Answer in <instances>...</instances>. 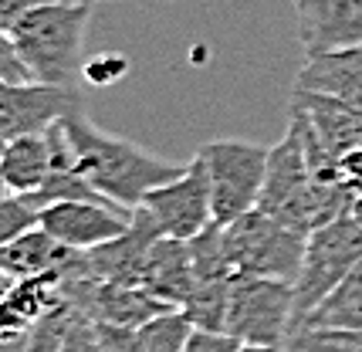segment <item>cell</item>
<instances>
[{"mask_svg":"<svg viewBox=\"0 0 362 352\" xmlns=\"http://www.w3.org/2000/svg\"><path fill=\"white\" fill-rule=\"evenodd\" d=\"M62 352H102V339H98V325L88 315H81L75 308V319L68 325Z\"/></svg>","mask_w":362,"mask_h":352,"instance_id":"cell-23","label":"cell"},{"mask_svg":"<svg viewBox=\"0 0 362 352\" xmlns=\"http://www.w3.org/2000/svg\"><path fill=\"white\" fill-rule=\"evenodd\" d=\"M288 122L298 129L315 176L362 196V109L291 88Z\"/></svg>","mask_w":362,"mask_h":352,"instance_id":"cell-3","label":"cell"},{"mask_svg":"<svg viewBox=\"0 0 362 352\" xmlns=\"http://www.w3.org/2000/svg\"><path fill=\"white\" fill-rule=\"evenodd\" d=\"M34 227H41V207L31 196L14 193V196L0 200V244H11L14 237L28 234Z\"/></svg>","mask_w":362,"mask_h":352,"instance_id":"cell-22","label":"cell"},{"mask_svg":"<svg viewBox=\"0 0 362 352\" xmlns=\"http://www.w3.org/2000/svg\"><path fill=\"white\" fill-rule=\"evenodd\" d=\"M64 4H88V7H95V4H105V0H64Z\"/></svg>","mask_w":362,"mask_h":352,"instance_id":"cell-33","label":"cell"},{"mask_svg":"<svg viewBox=\"0 0 362 352\" xmlns=\"http://www.w3.org/2000/svg\"><path fill=\"white\" fill-rule=\"evenodd\" d=\"M132 224V210L95 200H62L41 210V227L54 240H62L75 251H92L98 244L122 237Z\"/></svg>","mask_w":362,"mask_h":352,"instance_id":"cell-11","label":"cell"},{"mask_svg":"<svg viewBox=\"0 0 362 352\" xmlns=\"http://www.w3.org/2000/svg\"><path fill=\"white\" fill-rule=\"evenodd\" d=\"M0 166H4V176H7V183H11L14 193H24V196L37 193L47 183L51 166H54V149H51L47 132L7 139V149H4V156H0Z\"/></svg>","mask_w":362,"mask_h":352,"instance_id":"cell-16","label":"cell"},{"mask_svg":"<svg viewBox=\"0 0 362 352\" xmlns=\"http://www.w3.org/2000/svg\"><path fill=\"white\" fill-rule=\"evenodd\" d=\"M0 81H34L31 71H28V64L21 58V51L14 45V34L11 28H4L0 24Z\"/></svg>","mask_w":362,"mask_h":352,"instance_id":"cell-24","label":"cell"},{"mask_svg":"<svg viewBox=\"0 0 362 352\" xmlns=\"http://www.w3.org/2000/svg\"><path fill=\"white\" fill-rule=\"evenodd\" d=\"M85 112L78 88H54L41 81H0V136H41L64 122L68 115Z\"/></svg>","mask_w":362,"mask_h":352,"instance_id":"cell-10","label":"cell"},{"mask_svg":"<svg viewBox=\"0 0 362 352\" xmlns=\"http://www.w3.org/2000/svg\"><path fill=\"white\" fill-rule=\"evenodd\" d=\"M301 325H315V329H362V257L356 261V268L339 281V288L332 291Z\"/></svg>","mask_w":362,"mask_h":352,"instance_id":"cell-17","label":"cell"},{"mask_svg":"<svg viewBox=\"0 0 362 352\" xmlns=\"http://www.w3.org/2000/svg\"><path fill=\"white\" fill-rule=\"evenodd\" d=\"M28 349V332H4L0 336V352H24Z\"/></svg>","mask_w":362,"mask_h":352,"instance_id":"cell-29","label":"cell"},{"mask_svg":"<svg viewBox=\"0 0 362 352\" xmlns=\"http://www.w3.org/2000/svg\"><path fill=\"white\" fill-rule=\"evenodd\" d=\"M126 71H129V61L119 58V54H102L95 64H85V75H88L95 85H112V81L122 78Z\"/></svg>","mask_w":362,"mask_h":352,"instance_id":"cell-26","label":"cell"},{"mask_svg":"<svg viewBox=\"0 0 362 352\" xmlns=\"http://www.w3.org/2000/svg\"><path fill=\"white\" fill-rule=\"evenodd\" d=\"M136 285L156 295L159 302L183 308V302L193 291V254H189V240L176 237H156L149 244V251L142 257Z\"/></svg>","mask_w":362,"mask_h":352,"instance_id":"cell-13","label":"cell"},{"mask_svg":"<svg viewBox=\"0 0 362 352\" xmlns=\"http://www.w3.org/2000/svg\"><path fill=\"white\" fill-rule=\"evenodd\" d=\"M163 237L176 240H193L197 234H204L214 221V200H210V180H206L204 160L187 163V170L156 187L153 193H146V200L139 204Z\"/></svg>","mask_w":362,"mask_h":352,"instance_id":"cell-9","label":"cell"},{"mask_svg":"<svg viewBox=\"0 0 362 352\" xmlns=\"http://www.w3.org/2000/svg\"><path fill=\"white\" fill-rule=\"evenodd\" d=\"M4 149H7V139H4V136H0V156H4Z\"/></svg>","mask_w":362,"mask_h":352,"instance_id":"cell-34","label":"cell"},{"mask_svg":"<svg viewBox=\"0 0 362 352\" xmlns=\"http://www.w3.org/2000/svg\"><path fill=\"white\" fill-rule=\"evenodd\" d=\"M352 204H356L352 190L315 176L298 129L288 122V132L268 149V173L257 196V210L278 217L281 224L295 227L301 234H315L318 227L352 213Z\"/></svg>","mask_w":362,"mask_h":352,"instance_id":"cell-2","label":"cell"},{"mask_svg":"<svg viewBox=\"0 0 362 352\" xmlns=\"http://www.w3.org/2000/svg\"><path fill=\"white\" fill-rule=\"evenodd\" d=\"M41 4H47V0H0V24L4 28H14L17 17H24L28 11L41 7Z\"/></svg>","mask_w":362,"mask_h":352,"instance_id":"cell-28","label":"cell"},{"mask_svg":"<svg viewBox=\"0 0 362 352\" xmlns=\"http://www.w3.org/2000/svg\"><path fill=\"white\" fill-rule=\"evenodd\" d=\"M92 11L95 7L88 4L47 0L24 17H17L11 34L34 81L54 85V88L78 85V75H85L81 45H85Z\"/></svg>","mask_w":362,"mask_h":352,"instance_id":"cell-4","label":"cell"},{"mask_svg":"<svg viewBox=\"0 0 362 352\" xmlns=\"http://www.w3.org/2000/svg\"><path fill=\"white\" fill-rule=\"evenodd\" d=\"M62 129L71 146L75 170L92 183V190H98L122 210H136L146 200V193H153L187 170V163L153 156L142 146L98 129L85 112L68 115Z\"/></svg>","mask_w":362,"mask_h":352,"instance_id":"cell-1","label":"cell"},{"mask_svg":"<svg viewBox=\"0 0 362 352\" xmlns=\"http://www.w3.org/2000/svg\"><path fill=\"white\" fill-rule=\"evenodd\" d=\"M352 217L362 224V196H356V204H352Z\"/></svg>","mask_w":362,"mask_h":352,"instance_id":"cell-32","label":"cell"},{"mask_svg":"<svg viewBox=\"0 0 362 352\" xmlns=\"http://www.w3.org/2000/svg\"><path fill=\"white\" fill-rule=\"evenodd\" d=\"M189 336H193V322L183 315V308H170L136 329V346L139 352H183Z\"/></svg>","mask_w":362,"mask_h":352,"instance_id":"cell-19","label":"cell"},{"mask_svg":"<svg viewBox=\"0 0 362 352\" xmlns=\"http://www.w3.org/2000/svg\"><path fill=\"white\" fill-rule=\"evenodd\" d=\"M223 332H230L240 346H284L295 332V285L234 274Z\"/></svg>","mask_w":362,"mask_h":352,"instance_id":"cell-7","label":"cell"},{"mask_svg":"<svg viewBox=\"0 0 362 352\" xmlns=\"http://www.w3.org/2000/svg\"><path fill=\"white\" fill-rule=\"evenodd\" d=\"M230 281L234 278H193V291L183 302V315L193 322V329H206V332L227 329Z\"/></svg>","mask_w":362,"mask_h":352,"instance_id":"cell-18","label":"cell"},{"mask_svg":"<svg viewBox=\"0 0 362 352\" xmlns=\"http://www.w3.org/2000/svg\"><path fill=\"white\" fill-rule=\"evenodd\" d=\"M359 257L362 224L352 213L318 227L315 234H308L305 261H301V271L295 278V329L339 288V281L356 268Z\"/></svg>","mask_w":362,"mask_h":352,"instance_id":"cell-6","label":"cell"},{"mask_svg":"<svg viewBox=\"0 0 362 352\" xmlns=\"http://www.w3.org/2000/svg\"><path fill=\"white\" fill-rule=\"evenodd\" d=\"M71 257H75V247L54 240L45 227H34L28 234L14 237L11 244H0V278L17 281V278H31V274L47 271L64 274Z\"/></svg>","mask_w":362,"mask_h":352,"instance_id":"cell-15","label":"cell"},{"mask_svg":"<svg viewBox=\"0 0 362 352\" xmlns=\"http://www.w3.org/2000/svg\"><path fill=\"white\" fill-rule=\"evenodd\" d=\"M7 196H14V190H11V183L4 176V166H0V200H7Z\"/></svg>","mask_w":362,"mask_h":352,"instance_id":"cell-31","label":"cell"},{"mask_svg":"<svg viewBox=\"0 0 362 352\" xmlns=\"http://www.w3.org/2000/svg\"><path fill=\"white\" fill-rule=\"evenodd\" d=\"M305 58L362 48V0H291Z\"/></svg>","mask_w":362,"mask_h":352,"instance_id":"cell-12","label":"cell"},{"mask_svg":"<svg viewBox=\"0 0 362 352\" xmlns=\"http://www.w3.org/2000/svg\"><path fill=\"white\" fill-rule=\"evenodd\" d=\"M71 319H75V305L64 298V302H58L47 312L45 319H37L28 329V349L24 352H62Z\"/></svg>","mask_w":362,"mask_h":352,"instance_id":"cell-21","label":"cell"},{"mask_svg":"<svg viewBox=\"0 0 362 352\" xmlns=\"http://www.w3.org/2000/svg\"><path fill=\"white\" fill-rule=\"evenodd\" d=\"M240 352H288L284 346H240Z\"/></svg>","mask_w":362,"mask_h":352,"instance_id":"cell-30","label":"cell"},{"mask_svg":"<svg viewBox=\"0 0 362 352\" xmlns=\"http://www.w3.org/2000/svg\"><path fill=\"white\" fill-rule=\"evenodd\" d=\"M223 244L237 274H257V278H278L291 281L301 271L308 234L281 224L278 217L251 210L237 217L234 224H223Z\"/></svg>","mask_w":362,"mask_h":352,"instance_id":"cell-5","label":"cell"},{"mask_svg":"<svg viewBox=\"0 0 362 352\" xmlns=\"http://www.w3.org/2000/svg\"><path fill=\"white\" fill-rule=\"evenodd\" d=\"M58 302H64L62 271L7 281V288L0 295V336L4 332H28L34 322L45 319Z\"/></svg>","mask_w":362,"mask_h":352,"instance_id":"cell-14","label":"cell"},{"mask_svg":"<svg viewBox=\"0 0 362 352\" xmlns=\"http://www.w3.org/2000/svg\"><path fill=\"white\" fill-rule=\"evenodd\" d=\"M95 325H98V322H95ZM98 339H102V352H139V346H136V332H129V329L98 325Z\"/></svg>","mask_w":362,"mask_h":352,"instance_id":"cell-27","label":"cell"},{"mask_svg":"<svg viewBox=\"0 0 362 352\" xmlns=\"http://www.w3.org/2000/svg\"><path fill=\"white\" fill-rule=\"evenodd\" d=\"M288 352H362V329H315L301 325L295 329L288 342Z\"/></svg>","mask_w":362,"mask_h":352,"instance_id":"cell-20","label":"cell"},{"mask_svg":"<svg viewBox=\"0 0 362 352\" xmlns=\"http://www.w3.org/2000/svg\"><path fill=\"white\" fill-rule=\"evenodd\" d=\"M210 180V200H214V221L234 224L237 217L257 210V196L268 173V149L244 139H214L200 153Z\"/></svg>","mask_w":362,"mask_h":352,"instance_id":"cell-8","label":"cell"},{"mask_svg":"<svg viewBox=\"0 0 362 352\" xmlns=\"http://www.w3.org/2000/svg\"><path fill=\"white\" fill-rule=\"evenodd\" d=\"M183 352H240V342H237L230 332H206V329H193L187 349Z\"/></svg>","mask_w":362,"mask_h":352,"instance_id":"cell-25","label":"cell"}]
</instances>
